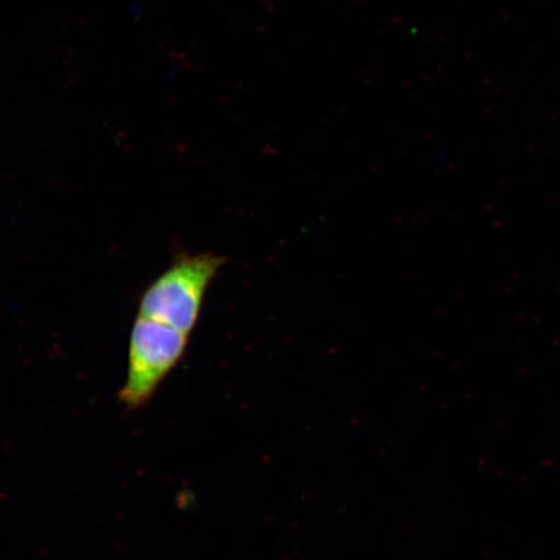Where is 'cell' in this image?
<instances>
[{"instance_id":"1","label":"cell","mask_w":560,"mask_h":560,"mask_svg":"<svg viewBox=\"0 0 560 560\" xmlns=\"http://www.w3.org/2000/svg\"><path fill=\"white\" fill-rule=\"evenodd\" d=\"M223 262L222 257L210 254L182 258L145 290L139 315L190 336L198 324L208 287Z\"/></svg>"},{"instance_id":"2","label":"cell","mask_w":560,"mask_h":560,"mask_svg":"<svg viewBox=\"0 0 560 560\" xmlns=\"http://www.w3.org/2000/svg\"><path fill=\"white\" fill-rule=\"evenodd\" d=\"M187 345L188 335L138 315L130 334L128 371L118 394L126 409L139 410L150 402L178 365Z\"/></svg>"}]
</instances>
